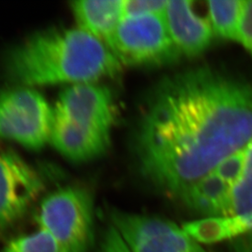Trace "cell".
<instances>
[{
    "instance_id": "obj_14",
    "label": "cell",
    "mask_w": 252,
    "mask_h": 252,
    "mask_svg": "<svg viewBox=\"0 0 252 252\" xmlns=\"http://www.w3.org/2000/svg\"><path fill=\"white\" fill-rule=\"evenodd\" d=\"M208 16L214 34L226 39H238L245 1H208Z\"/></svg>"
},
{
    "instance_id": "obj_3",
    "label": "cell",
    "mask_w": 252,
    "mask_h": 252,
    "mask_svg": "<svg viewBox=\"0 0 252 252\" xmlns=\"http://www.w3.org/2000/svg\"><path fill=\"white\" fill-rule=\"evenodd\" d=\"M38 229L63 252H88L94 238V200L83 187L68 186L43 198L36 215Z\"/></svg>"
},
{
    "instance_id": "obj_12",
    "label": "cell",
    "mask_w": 252,
    "mask_h": 252,
    "mask_svg": "<svg viewBox=\"0 0 252 252\" xmlns=\"http://www.w3.org/2000/svg\"><path fill=\"white\" fill-rule=\"evenodd\" d=\"M232 189L212 171L185 190L180 199L191 211L204 218L231 216Z\"/></svg>"
},
{
    "instance_id": "obj_8",
    "label": "cell",
    "mask_w": 252,
    "mask_h": 252,
    "mask_svg": "<svg viewBox=\"0 0 252 252\" xmlns=\"http://www.w3.org/2000/svg\"><path fill=\"white\" fill-rule=\"evenodd\" d=\"M54 110V114L77 125L107 134L117 118L112 92L97 82L70 85L60 94Z\"/></svg>"
},
{
    "instance_id": "obj_2",
    "label": "cell",
    "mask_w": 252,
    "mask_h": 252,
    "mask_svg": "<svg viewBox=\"0 0 252 252\" xmlns=\"http://www.w3.org/2000/svg\"><path fill=\"white\" fill-rule=\"evenodd\" d=\"M123 64L103 41L80 27L37 31L5 58V70L18 86L89 83L112 78Z\"/></svg>"
},
{
    "instance_id": "obj_20",
    "label": "cell",
    "mask_w": 252,
    "mask_h": 252,
    "mask_svg": "<svg viewBox=\"0 0 252 252\" xmlns=\"http://www.w3.org/2000/svg\"><path fill=\"white\" fill-rule=\"evenodd\" d=\"M237 41L252 54V0L245 1Z\"/></svg>"
},
{
    "instance_id": "obj_16",
    "label": "cell",
    "mask_w": 252,
    "mask_h": 252,
    "mask_svg": "<svg viewBox=\"0 0 252 252\" xmlns=\"http://www.w3.org/2000/svg\"><path fill=\"white\" fill-rule=\"evenodd\" d=\"M0 252H63L54 238L38 229L31 234L13 238Z\"/></svg>"
},
{
    "instance_id": "obj_7",
    "label": "cell",
    "mask_w": 252,
    "mask_h": 252,
    "mask_svg": "<svg viewBox=\"0 0 252 252\" xmlns=\"http://www.w3.org/2000/svg\"><path fill=\"white\" fill-rule=\"evenodd\" d=\"M43 189L38 173L11 150H0V228L13 225Z\"/></svg>"
},
{
    "instance_id": "obj_11",
    "label": "cell",
    "mask_w": 252,
    "mask_h": 252,
    "mask_svg": "<svg viewBox=\"0 0 252 252\" xmlns=\"http://www.w3.org/2000/svg\"><path fill=\"white\" fill-rule=\"evenodd\" d=\"M71 9L79 27L108 47L124 18V1L121 0L74 1Z\"/></svg>"
},
{
    "instance_id": "obj_6",
    "label": "cell",
    "mask_w": 252,
    "mask_h": 252,
    "mask_svg": "<svg viewBox=\"0 0 252 252\" xmlns=\"http://www.w3.org/2000/svg\"><path fill=\"white\" fill-rule=\"evenodd\" d=\"M110 220L132 252H207L181 226L161 217L112 210Z\"/></svg>"
},
{
    "instance_id": "obj_13",
    "label": "cell",
    "mask_w": 252,
    "mask_h": 252,
    "mask_svg": "<svg viewBox=\"0 0 252 252\" xmlns=\"http://www.w3.org/2000/svg\"><path fill=\"white\" fill-rule=\"evenodd\" d=\"M182 229L200 245H211L252 233L249 220L239 216L202 218L182 224Z\"/></svg>"
},
{
    "instance_id": "obj_5",
    "label": "cell",
    "mask_w": 252,
    "mask_h": 252,
    "mask_svg": "<svg viewBox=\"0 0 252 252\" xmlns=\"http://www.w3.org/2000/svg\"><path fill=\"white\" fill-rule=\"evenodd\" d=\"M54 122V109L34 88L16 86L0 92V138L40 150L50 142Z\"/></svg>"
},
{
    "instance_id": "obj_4",
    "label": "cell",
    "mask_w": 252,
    "mask_h": 252,
    "mask_svg": "<svg viewBox=\"0 0 252 252\" xmlns=\"http://www.w3.org/2000/svg\"><path fill=\"white\" fill-rule=\"evenodd\" d=\"M108 47L122 64L128 65H162L181 57L163 14L124 17Z\"/></svg>"
},
{
    "instance_id": "obj_18",
    "label": "cell",
    "mask_w": 252,
    "mask_h": 252,
    "mask_svg": "<svg viewBox=\"0 0 252 252\" xmlns=\"http://www.w3.org/2000/svg\"><path fill=\"white\" fill-rule=\"evenodd\" d=\"M168 1L163 0H128L124 1V17L146 14H163Z\"/></svg>"
},
{
    "instance_id": "obj_10",
    "label": "cell",
    "mask_w": 252,
    "mask_h": 252,
    "mask_svg": "<svg viewBox=\"0 0 252 252\" xmlns=\"http://www.w3.org/2000/svg\"><path fill=\"white\" fill-rule=\"evenodd\" d=\"M50 142L66 159L72 162H88L107 153L110 134L77 125L54 114Z\"/></svg>"
},
{
    "instance_id": "obj_17",
    "label": "cell",
    "mask_w": 252,
    "mask_h": 252,
    "mask_svg": "<svg viewBox=\"0 0 252 252\" xmlns=\"http://www.w3.org/2000/svg\"><path fill=\"white\" fill-rule=\"evenodd\" d=\"M247 148V147H246ZM246 148L220 162L213 172L230 186L234 187L243 170Z\"/></svg>"
},
{
    "instance_id": "obj_9",
    "label": "cell",
    "mask_w": 252,
    "mask_h": 252,
    "mask_svg": "<svg viewBox=\"0 0 252 252\" xmlns=\"http://www.w3.org/2000/svg\"><path fill=\"white\" fill-rule=\"evenodd\" d=\"M163 16L180 56H198L211 45L215 34L210 22L195 13L190 1H168Z\"/></svg>"
},
{
    "instance_id": "obj_19",
    "label": "cell",
    "mask_w": 252,
    "mask_h": 252,
    "mask_svg": "<svg viewBox=\"0 0 252 252\" xmlns=\"http://www.w3.org/2000/svg\"><path fill=\"white\" fill-rule=\"evenodd\" d=\"M97 252H132L117 229L110 224L105 231Z\"/></svg>"
},
{
    "instance_id": "obj_15",
    "label": "cell",
    "mask_w": 252,
    "mask_h": 252,
    "mask_svg": "<svg viewBox=\"0 0 252 252\" xmlns=\"http://www.w3.org/2000/svg\"><path fill=\"white\" fill-rule=\"evenodd\" d=\"M231 216L245 218L252 226V140L246 148L241 176L231 192Z\"/></svg>"
},
{
    "instance_id": "obj_1",
    "label": "cell",
    "mask_w": 252,
    "mask_h": 252,
    "mask_svg": "<svg viewBox=\"0 0 252 252\" xmlns=\"http://www.w3.org/2000/svg\"><path fill=\"white\" fill-rule=\"evenodd\" d=\"M252 140V84L209 66L162 79L147 96L133 150L140 175L180 198Z\"/></svg>"
}]
</instances>
